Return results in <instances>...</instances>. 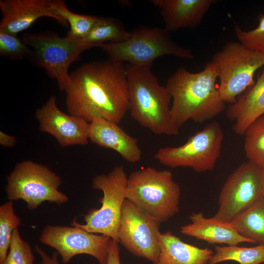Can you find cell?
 Here are the masks:
<instances>
[{"mask_svg": "<svg viewBox=\"0 0 264 264\" xmlns=\"http://www.w3.org/2000/svg\"><path fill=\"white\" fill-rule=\"evenodd\" d=\"M65 91L68 113L88 122L98 116L119 124L129 110L126 67L110 59L77 68Z\"/></svg>", "mask_w": 264, "mask_h": 264, "instance_id": "1", "label": "cell"}, {"mask_svg": "<svg viewBox=\"0 0 264 264\" xmlns=\"http://www.w3.org/2000/svg\"><path fill=\"white\" fill-rule=\"evenodd\" d=\"M217 78L210 62L197 73L180 66L168 78L165 87L172 97V118L179 128L190 120L202 123L224 110L226 103L216 87Z\"/></svg>", "mask_w": 264, "mask_h": 264, "instance_id": "2", "label": "cell"}, {"mask_svg": "<svg viewBox=\"0 0 264 264\" xmlns=\"http://www.w3.org/2000/svg\"><path fill=\"white\" fill-rule=\"evenodd\" d=\"M126 67L131 117L154 134L177 135L179 128L173 120L172 97L166 87L159 84L151 66Z\"/></svg>", "mask_w": 264, "mask_h": 264, "instance_id": "3", "label": "cell"}, {"mask_svg": "<svg viewBox=\"0 0 264 264\" xmlns=\"http://www.w3.org/2000/svg\"><path fill=\"white\" fill-rule=\"evenodd\" d=\"M180 187L169 170L142 168L128 176L126 198L160 223L179 211Z\"/></svg>", "mask_w": 264, "mask_h": 264, "instance_id": "4", "label": "cell"}, {"mask_svg": "<svg viewBox=\"0 0 264 264\" xmlns=\"http://www.w3.org/2000/svg\"><path fill=\"white\" fill-rule=\"evenodd\" d=\"M99 47L110 59L133 66H151L155 59L165 55L184 59L194 57L191 49L176 44L171 32L164 28L140 27L131 31L124 41L104 44Z\"/></svg>", "mask_w": 264, "mask_h": 264, "instance_id": "5", "label": "cell"}, {"mask_svg": "<svg viewBox=\"0 0 264 264\" xmlns=\"http://www.w3.org/2000/svg\"><path fill=\"white\" fill-rule=\"evenodd\" d=\"M6 180L5 191L9 200H22L30 210L44 201L61 205L68 200L59 189L60 176L46 166L31 160L18 162Z\"/></svg>", "mask_w": 264, "mask_h": 264, "instance_id": "6", "label": "cell"}, {"mask_svg": "<svg viewBox=\"0 0 264 264\" xmlns=\"http://www.w3.org/2000/svg\"><path fill=\"white\" fill-rule=\"evenodd\" d=\"M128 176L122 166L114 167L107 174L96 175L92 180V187L100 190L103 196L99 199V209H92L84 215L85 223L80 224L74 219L71 225L88 232L109 237L118 242V233L122 210L126 199Z\"/></svg>", "mask_w": 264, "mask_h": 264, "instance_id": "7", "label": "cell"}, {"mask_svg": "<svg viewBox=\"0 0 264 264\" xmlns=\"http://www.w3.org/2000/svg\"><path fill=\"white\" fill-rule=\"evenodd\" d=\"M210 62L220 80L219 91L225 103L234 104L254 84L256 70L264 66V54L239 42L230 41L216 52Z\"/></svg>", "mask_w": 264, "mask_h": 264, "instance_id": "8", "label": "cell"}, {"mask_svg": "<svg viewBox=\"0 0 264 264\" xmlns=\"http://www.w3.org/2000/svg\"><path fill=\"white\" fill-rule=\"evenodd\" d=\"M223 137L219 123L211 122L183 145L161 147L154 156L161 164L172 168L189 167L198 173L212 171L220 156Z\"/></svg>", "mask_w": 264, "mask_h": 264, "instance_id": "9", "label": "cell"}, {"mask_svg": "<svg viewBox=\"0 0 264 264\" xmlns=\"http://www.w3.org/2000/svg\"><path fill=\"white\" fill-rule=\"evenodd\" d=\"M22 41L31 49L30 58L48 75L55 79L61 90L70 83L71 64L88 47L81 39L52 33L26 34Z\"/></svg>", "mask_w": 264, "mask_h": 264, "instance_id": "10", "label": "cell"}, {"mask_svg": "<svg viewBox=\"0 0 264 264\" xmlns=\"http://www.w3.org/2000/svg\"><path fill=\"white\" fill-rule=\"evenodd\" d=\"M263 197L264 170L249 161L242 163L223 185L214 217L231 223Z\"/></svg>", "mask_w": 264, "mask_h": 264, "instance_id": "11", "label": "cell"}, {"mask_svg": "<svg viewBox=\"0 0 264 264\" xmlns=\"http://www.w3.org/2000/svg\"><path fill=\"white\" fill-rule=\"evenodd\" d=\"M111 239L106 236L88 232L76 226L47 225L41 233V243L56 250L64 264L74 256L89 255L99 264H107Z\"/></svg>", "mask_w": 264, "mask_h": 264, "instance_id": "12", "label": "cell"}, {"mask_svg": "<svg viewBox=\"0 0 264 264\" xmlns=\"http://www.w3.org/2000/svg\"><path fill=\"white\" fill-rule=\"evenodd\" d=\"M160 224L126 199L118 230V242L133 255L154 263L159 253Z\"/></svg>", "mask_w": 264, "mask_h": 264, "instance_id": "13", "label": "cell"}, {"mask_svg": "<svg viewBox=\"0 0 264 264\" xmlns=\"http://www.w3.org/2000/svg\"><path fill=\"white\" fill-rule=\"evenodd\" d=\"M41 132L53 136L59 144L66 147L88 143L89 122L84 119L62 111L56 99L51 96L35 111Z\"/></svg>", "mask_w": 264, "mask_h": 264, "instance_id": "14", "label": "cell"}, {"mask_svg": "<svg viewBox=\"0 0 264 264\" xmlns=\"http://www.w3.org/2000/svg\"><path fill=\"white\" fill-rule=\"evenodd\" d=\"M88 139L99 147L113 150L129 163H136L141 159L137 139L127 133L118 123L94 117L89 122Z\"/></svg>", "mask_w": 264, "mask_h": 264, "instance_id": "15", "label": "cell"}, {"mask_svg": "<svg viewBox=\"0 0 264 264\" xmlns=\"http://www.w3.org/2000/svg\"><path fill=\"white\" fill-rule=\"evenodd\" d=\"M48 0H1L0 29L17 35L30 27L38 19L46 17L66 26L67 23L53 14Z\"/></svg>", "mask_w": 264, "mask_h": 264, "instance_id": "16", "label": "cell"}, {"mask_svg": "<svg viewBox=\"0 0 264 264\" xmlns=\"http://www.w3.org/2000/svg\"><path fill=\"white\" fill-rule=\"evenodd\" d=\"M159 8L164 28L170 32L198 26L216 0H153Z\"/></svg>", "mask_w": 264, "mask_h": 264, "instance_id": "17", "label": "cell"}, {"mask_svg": "<svg viewBox=\"0 0 264 264\" xmlns=\"http://www.w3.org/2000/svg\"><path fill=\"white\" fill-rule=\"evenodd\" d=\"M190 220L191 223L180 227V232L184 235L213 244L238 245L242 242L254 243L242 236L231 223L214 217L206 218L201 212L193 213Z\"/></svg>", "mask_w": 264, "mask_h": 264, "instance_id": "18", "label": "cell"}, {"mask_svg": "<svg viewBox=\"0 0 264 264\" xmlns=\"http://www.w3.org/2000/svg\"><path fill=\"white\" fill-rule=\"evenodd\" d=\"M264 114V68L256 82L227 109L234 132L243 135L247 127Z\"/></svg>", "mask_w": 264, "mask_h": 264, "instance_id": "19", "label": "cell"}, {"mask_svg": "<svg viewBox=\"0 0 264 264\" xmlns=\"http://www.w3.org/2000/svg\"><path fill=\"white\" fill-rule=\"evenodd\" d=\"M159 253L153 264H208L213 255L208 248H200L181 241L170 231L159 235Z\"/></svg>", "mask_w": 264, "mask_h": 264, "instance_id": "20", "label": "cell"}, {"mask_svg": "<svg viewBox=\"0 0 264 264\" xmlns=\"http://www.w3.org/2000/svg\"><path fill=\"white\" fill-rule=\"evenodd\" d=\"M130 35V32L117 20L99 17L89 32L81 39L89 49L106 43L124 41Z\"/></svg>", "mask_w": 264, "mask_h": 264, "instance_id": "21", "label": "cell"}, {"mask_svg": "<svg viewBox=\"0 0 264 264\" xmlns=\"http://www.w3.org/2000/svg\"><path fill=\"white\" fill-rule=\"evenodd\" d=\"M231 224L243 237L264 245V197L243 212Z\"/></svg>", "mask_w": 264, "mask_h": 264, "instance_id": "22", "label": "cell"}, {"mask_svg": "<svg viewBox=\"0 0 264 264\" xmlns=\"http://www.w3.org/2000/svg\"><path fill=\"white\" fill-rule=\"evenodd\" d=\"M48 4L50 11L69 25L67 36L71 37L83 38L89 32L99 17L71 12L62 0H48Z\"/></svg>", "mask_w": 264, "mask_h": 264, "instance_id": "23", "label": "cell"}, {"mask_svg": "<svg viewBox=\"0 0 264 264\" xmlns=\"http://www.w3.org/2000/svg\"><path fill=\"white\" fill-rule=\"evenodd\" d=\"M215 252L208 264H218L227 261H234L240 264L264 263V245L250 247L238 245L216 246Z\"/></svg>", "mask_w": 264, "mask_h": 264, "instance_id": "24", "label": "cell"}, {"mask_svg": "<svg viewBox=\"0 0 264 264\" xmlns=\"http://www.w3.org/2000/svg\"><path fill=\"white\" fill-rule=\"evenodd\" d=\"M243 135L244 150L248 161L264 170V114L247 127Z\"/></svg>", "mask_w": 264, "mask_h": 264, "instance_id": "25", "label": "cell"}, {"mask_svg": "<svg viewBox=\"0 0 264 264\" xmlns=\"http://www.w3.org/2000/svg\"><path fill=\"white\" fill-rule=\"evenodd\" d=\"M21 223L15 213L13 201L9 200L0 206V264L5 260L9 249L14 230Z\"/></svg>", "mask_w": 264, "mask_h": 264, "instance_id": "26", "label": "cell"}, {"mask_svg": "<svg viewBox=\"0 0 264 264\" xmlns=\"http://www.w3.org/2000/svg\"><path fill=\"white\" fill-rule=\"evenodd\" d=\"M31 49L17 35L0 29V55L5 58L20 60L30 57Z\"/></svg>", "mask_w": 264, "mask_h": 264, "instance_id": "27", "label": "cell"}, {"mask_svg": "<svg viewBox=\"0 0 264 264\" xmlns=\"http://www.w3.org/2000/svg\"><path fill=\"white\" fill-rule=\"evenodd\" d=\"M34 255L27 242L21 238L19 229L13 234L8 254L1 264H34Z\"/></svg>", "mask_w": 264, "mask_h": 264, "instance_id": "28", "label": "cell"}, {"mask_svg": "<svg viewBox=\"0 0 264 264\" xmlns=\"http://www.w3.org/2000/svg\"><path fill=\"white\" fill-rule=\"evenodd\" d=\"M257 19L259 24L255 28L244 31L236 25L234 30L241 43L251 50L264 54V13L260 14Z\"/></svg>", "mask_w": 264, "mask_h": 264, "instance_id": "29", "label": "cell"}, {"mask_svg": "<svg viewBox=\"0 0 264 264\" xmlns=\"http://www.w3.org/2000/svg\"><path fill=\"white\" fill-rule=\"evenodd\" d=\"M107 264H121L118 242L112 239L109 244Z\"/></svg>", "mask_w": 264, "mask_h": 264, "instance_id": "30", "label": "cell"}, {"mask_svg": "<svg viewBox=\"0 0 264 264\" xmlns=\"http://www.w3.org/2000/svg\"><path fill=\"white\" fill-rule=\"evenodd\" d=\"M35 251L39 255L41 260L40 264H59L58 261L59 254L56 251H54L51 256L48 255L45 251L35 245Z\"/></svg>", "mask_w": 264, "mask_h": 264, "instance_id": "31", "label": "cell"}, {"mask_svg": "<svg viewBox=\"0 0 264 264\" xmlns=\"http://www.w3.org/2000/svg\"><path fill=\"white\" fill-rule=\"evenodd\" d=\"M15 136L9 135L2 131L0 132V144L4 147L12 148L16 144Z\"/></svg>", "mask_w": 264, "mask_h": 264, "instance_id": "32", "label": "cell"}]
</instances>
